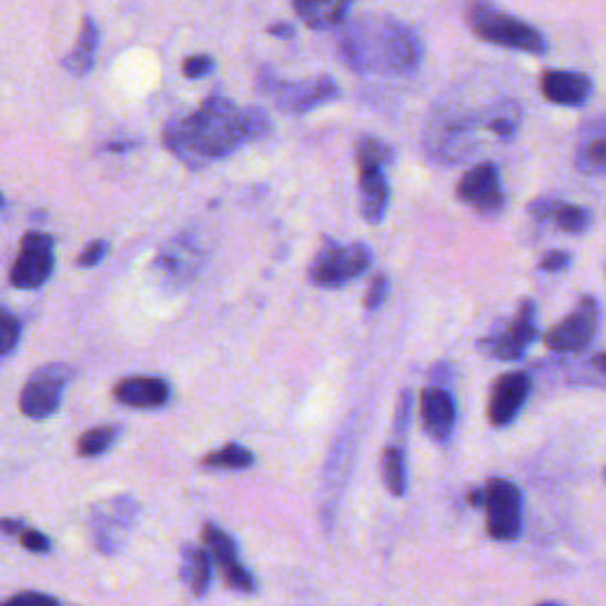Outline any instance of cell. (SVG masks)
Returning a JSON list of instances; mask_svg holds the SVG:
<instances>
[{
	"label": "cell",
	"instance_id": "1",
	"mask_svg": "<svg viewBox=\"0 0 606 606\" xmlns=\"http://www.w3.org/2000/svg\"><path fill=\"white\" fill-rule=\"evenodd\" d=\"M271 117L261 107H240L223 95H211L198 112L171 119L162 140L164 148L190 169H202L233 154L246 142L269 135Z\"/></svg>",
	"mask_w": 606,
	"mask_h": 606
},
{
	"label": "cell",
	"instance_id": "2",
	"mask_svg": "<svg viewBox=\"0 0 606 606\" xmlns=\"http://www.w3.org/2000/svg\"><path fill=\"white\" fill-rule=\"evenodd\" d=\"M336 58L353 74L410 77L422 67L420 33L391 14H363L344 24L336 39Z\"/></svg>",
	"mask_w": 606,
	"mask_h": 606
},
{
	"label": "cell",
	"instance_id": "3",
	"mask_svg": "<svg viewBox=\"0 0 606 606\" xmlns=\"http://www.w3.org/2000/svg\"><path fill=\"white\" fill-rule=\"evenodd\" d=\"M522 119L524 110L516 100H501L478 112L438 117L426 129V150L441 164L465 162L476 150L478 131H486L497 140L509 142L519 133Z\"/></svg>",
	"mask_w": 606,
	"mask_h": 606
},
{
	"label": "cell",
	"instance_id": "4",
	"mask_svg": "<svg viewBox=\"0 0 606 606\" xmlns=\"http://www.w3.org/2000/svg\"><path fill=\"white\" fill-rule=\"evenodd\" d=\"M465 17L472 33L484 43L528 52V55H545L549 50V43L541 29L519 20V17L503 12L491 0H469Z\"/></svg>",
	"mask_w": 606,
	"mask_h": 606
},
{
	"label": "cell",
	"instance_id": "5",
	"mask_svg": "<svg viewBox=\"0 0 606 606\" xmlns=\"http://www.w3.org/2000/svg\"><path fill=\"white\" fill-rule=\"evenodd\" d=\"M256 91L273 98L275 107L284 114H306L342 98V88L330 74L303 81H282L273 67H261L256 77Z\"/></svg>",
	"mask_w": 606,
	"mask_h": 606
},
{
	"label": "cell",
	"instance_id": "6",
	"mask_svg": "<svg viewBox=\"0 0 606 606\" xmlns=\"http://www.w3.org/2000/svg\"><path fill=\"white\" fill-rule=\"evenodd\" d=\"M536 336H538L536 303L526 299L519 313L514 315V320H503V323H497L484 339H481L478 351L503 363L522 361L528 346L536 342Z\"/></svg>",
	"mask_w": 606,
	"mask_h": 606
},
{
	"label": "cell",
	"instance_id": "7",
	"mask_svg": "<svg viewBox=\"0 0 606 606\" xmlns=\"http://www.w3.org/2000/svg\"><path fill=\"white\" fill-rule=\"evenodd\" d=\"M486 528L493 541L509 543L522 536L524 497L507 478H491L484 488Z\"/></svg>",
	"mask_w": 606,
	"mask_h": 606
},
{
	"label": "cell",
	"instance_id": "8",
	"mask_svg": "<svg viewBox=\"0 0 606 606\" xmlns=\"http://www.w3.org/2000/svg\"><path fill=\"white\" fill-rule=\"evenodd\" d=\"M372 265V252L361 244L327 242L311 263V280L320 287H342V284L361 277Z\"/></svg>",
	"mask_w": 606,
	"mask_h": 606
},
{
	"label": "cell",
	"instance_id": "9",
	"mask_svg": "<svg viewBox=\"0 0 606 606\" xmlns=\"http://www.w3.org/2000/svg\"><path fill=\"white\" fill-rule=\"evenodd\" d=\"M74 377V367L52 363L36 370L20 394V410L31 420H46L58 413L67 384Z\"/></svg>",
	"mask_w": 606,
	"mask_h": 606
},
{
	"label": "cell",
	"instance_id": "10",
	"mask_svg": "<svg viewBox=\"0 0 606 606\" xmlns=\"http://www.w3.org/2000/svg\"><path fill=\"white\" fill-rule=\"evenodd\" d=\"M138 512L140 507L131 495H119L93 507L91 531L95 547L102 555H114V552H119V547L127 543L129 533L138 522Z\"/></svg>",
	"mask_w": 606,
	"mask_h": 606
},
{
	"label": "cell",
	"instance_id": "11",
	"mask_svg": "<svg viewBox=\"0 0 606 606\" xmlns=\"http://www.w3.org/2000/svg\"><path fill=\"white\" fill-rule=\"evenodd\" d=\"M599 303L595 296H583L576 311L545 334V344L555 353H583L590 349L599 330Z\"/></svg>",
	"mask_w": 606,
	"mask_h": 606
},
{
	"label": "cell",
	"instance_id": "12",
	"mask_svg": "<svg viewBox=\"0 0 606 606\" xmlns=\"http://www.w3.org/2000/svg\"><path fill=\"white\" fill-rule=\"evenodd\" d=\"M202 541L211 562L219 564L223 580L230 590L242 593V595H254L256 580L252 574H249V568L240 562V552L233 536L213 522H206L202 528Z\"/></svg>",
	"mask_w": 606,
	"mask_h": 606
},
{
	"label": "cell",
	"instance_id": "13",
	"mask_svg": "<svg viewBox=\"0 0 606 606\" xmlns=\"http://www.w3.org/2000/svg\"><path fill=\"white\" fill-rule=\"evenodd\" d=\"M52 238L46 233H29L22 238L20 256L14 259L10 280L17 290H39L41 284L52 275Z\"/></svg>",
	"mask_w": 606,
	"mask_h": 606
},
{
	"label": "cell",
	"instance_id": "14",
	"mask_svg": "<svg viewBox=\"0 0 606 606\" xmlns=\"http://www.w3.org/2000/svg\"><path fill=\"white\" fill-rule=\"evenodd\" d=\"M202 261H204L202 249L194 244L190 235H183L169 242L162 252H159L152 269L159 275V280H162V284H169L171 290H178L194 280V275L202 269Z\"/></svg>",
	"mask_w": 606,
	"mask_h": 606
},
{
	"label": "cell",
	"instance_id": "15",
	"mask_svg": "<svg viewBox=\"0 0 606 606\" xmlns=\"http://www.w3.org/2000/svg\"><path fill=\"white\" fill-rule=\"evenodd\" d=\"M457 198L474 206L486 216H497L505 209V192L501 183V171L493 162H484L462 175L457 183Z\"/></svg>",
	"mask_w": 606,
	"mask_h": 606
},
{
	"label": "cell",
	"instance_id": "16",
	"mask_svg": "<svg viewBox=\"0 0 606 606\" xmlns=\"http://www.w3.org/2000/svg\"><path fill=\"white\" fill-rule=\"evenodd\" d=\"M533 382L526 372H507L495 382L488 403V422L495 430H505L522 413L531 396Z\"/></svg>",
	"mask_w": 606,
	"mask_h": 606
},
{
	"label": "cell",
	"instance_id": "17",
	"mask_svg": "<svg viewBox=\"0 0 606 606\" xmlns=\"http://www.w3.org/2000/svg\"><path fill=\"white\" fill-rule=\"evenodd\" d=\"M422 426L436 443H448L457 422V405L448 386L430 384L420 396Z\"/></svg>",
	"mask_w": 606,
	"mask_h": 606
},
{
	"label": "cell",
	"instance_id": "18",
	"mask_svg": "<svg viewBox=\"0 0 606 606\" xmlns=\"http://www.w3.org/2000/svg\"><path fill=\"white\" fill-rule=\"evenodd\" d=\"M541 91L545 100L559 107H583L593 98V79L580 71H564V69H547L541 77Z\"/></svg>",
	"mask_w": 606,
	"mask_h": 606
},
{
	"label": "cell",
	"instance_id": "19",
	"mask_svg": "<svg viewBox=\"0 0 606 606\" xmlns=\"http://www.w3.org/2000/svg\"><path fill=\"white\" fill-rule=\"evenodd\" d=\"M114 398L135 410L164 407L171 401V386L162 377H127L114 386Z\"/></svg>",
	"mask_w": 606,
	"mask_h": 606
},
{
	"label": "cell",
	"instance_id": "20",
	"mask_svg": "<svg viewBox=\"0 0 606 606\" xmlns=\"http://www.w3.org/2000/svg\"><path fill=\"white\" fill-rule=\"evenodd\" d=\"M358 206L370 225H380L388 209V181L382 166H358Z\"/></svg>",
	"mask_w": 606,
	"mask_h": 606
},
{
	"label": "cell",
	"instance_id": "21",
	"mask_svg": "<svg viewBox=\"0 0 606 606\" xmlns=\"http://www.w3.org/2000/svg\"><path fill=\"white\" fill-rule=\"evenodd\" d=\"M351 6L353 0H292L299 20L313 31L342 27Z\"/></svg>",
	"mask_w": 606,
	"mask_h": 606
},
{
	"label": "cell",
	"instance_id": "22",
	"mask_svg": "<svg viewBox=\"0 0 606 606\" xmlns=\"http://www.w3.org/2000/svg\"><path fill=\"white\" fill-rule=\"evenodd\" d=\"M98 48H100V27L91 14H85L83 22H81L77 46L62 60V67L69 71L71 77H79V79L88 77L95 67Z\"/></svg>",
	"mask_w": 606,
	"mask_h": 606
},
{
	"label": "cell",
	"instance_id": "23",
	"mask_svg": "<svg viewBox=\"0 0 606 606\" xmlns=\"http://www.w3.org/2000/svg\"><path fill=\"white\" fill-rule=\"evenodd\" d=\"M576 166L580 173L599 175L606 166V129L604 119H595L583 129L576 150Z\"/></svg>",
	"mask_w": 606,
	"mask_h": 606
},
{
	"label": "cell",
	"instance_id": "24",
	"mask_svg": "<svg viewBox=\"0 0 606 606\" xmlns=\"http://www.w3.org/2000/svg\"><path fill=\"white\" fill-rule=\"evenodd\" d=\"M213 564L204 547L183 545L181 552V580L188 585V590L194 597H204L211 587Z\"/></svg>",
	"mask_w": 606,
	"mask_h": 606
},
{
	"label": "cell",
	"instance_id": "25",
	"mask_svg": "<svg viewBox=\"0 0 606 606\" xmlns=\"http://www.w3.org/2000/svg\"><path fill=\"white\" fill-rule=\"evenodd\" d=\"M382 478L391 495L403 497L407 491V469L401 445H388L382 457Z\"/></svg>",
	"mask_w": 606,
	"mask_h": 606
},
{
	"label": "cell",
	"instance_id": "26",
	"mask_svg": "<svg viewBox=\"0 0 606 606\" xmlns=\"http://www.w3.org/2000/svg\"><path fill=\"white\" fill-rule=\"evenodd\" d=\"M355 162L358 166H391L396 162V152L388 142L372 138V135H361L358 142H355Z\"/></svg>",
	"mask_w": 606,
	"mask_h": 606
},
{
	"label": "cell",
	"instance_id": "27",
	"mask_svg": "<svg viewBox=\"0 0 606 606\" xmlns=\"http://www.w3.org/2000/svg\"><path fill=\"white\" fill-rule=\"evenodd\" d=\"M204 467L211 469H249L254 465L252 451L242 448L238 443H228L221 451H213L202 459Z\"/></svg>",
	"mask_w": 606,
	"mask_h": 606
},
{
	"label": "cell",
	"instance_id": "28",
	"mask_svg": "<svg viewBox=\"0 0 606 606\" xmlns=\"http://www.w3.org/2000/svg\"><path fill=\"white\" fill-rule=\"evenodd\" d=\"M117 436H119L117 426H95V430L85 432L79 438L77 451H79L81 457H98V455H102V453H107L112 448V443L117 441Z\"/></svg>",
	"mask_w": 606,
	"mask_h": 606
},
{
	"label": "cell",
	"instance_id": "29",
	"mask_svg": "<svg viewBox=\"0 0 606 606\" xmlns=\"http://www.w3.org/2000/svg\"><path fill=\"white\" fill-rule=\"evenodd\" d=\"M552 219H555L559 230H564V233H572V235L583 233V230H587V225H590V221H593L590 211H587L585 206L562 204V202L557 204L555 213H552Z\"/></svg>",
	"mask_w": 606,
	"mask_h": 606
},
{
	"label": "cell",
	"instance_id": "30",
	"mask_svg": "<svg viewBox=\"0 0 606 606\" xmlns=\"http://www.w3.org/2000/svg\"><path fill=\"white\" fill-rule=\"evenodd\" d=\"M20 320H17L10 311L0 309V355H8L14 351L17 342H20Z\"/></svg>",
	"mask_w": 606,
	"mask_h": 606
},
{
	"label": "cell",
	"instance_id": "31",
	"mask_svg": "<svg viewBox=\"0 0 606 606\" xmlns=\"http://www.w3.org/2000/svg\"><path fill=\"white\" fill-rule=\"evenodd\" d=\"M386 296H388V277L384 273L374 275L372 282H370V287H367V294H365V309L370 313L380 311L384 306Z\"/></svg>",
	"mask_w": 606,
	"mask_h": 606
},
{
	"label": "cell",
	"instance_id": "32",
	"mask_svg": "<svg viewBox=\"0 0 606 606\" xmlns=\"http://www.w3.org/2000/svg\"><path fill=\"white\" fill-rule=\"evenodd\" d=\"M410 417H413V391L405 388L401 398H398V410H396V420H394V436L401 441L405 438V432L410 426Z\"/></svg>",
	"mask_w": 606,
	"mask_h": 606
},
{
	"label": "cell",
	"instance_id": "33",
	"mask_svg": "<svg viewBox=\"0 0 606 606\" xmlns=\"http://www.w3.org/2000/svg\"><path fill=\"white\" fill-rule=\"evenodd\" d=\"M213 67H216V62H213V58L209 55H192L183 62V77L185 79H204L206 74H211Z\"/></svg>",
	"mask_w": 606,
	"mask_h": 606
},
{
	"label": "cell",
	"instance_id": "34",
	"mask_svg": "<svg viewBox=\"0 0 606 606\" xmlns=\"http://www.w3.org/2000/svg\"><path fill=\"white\" fill-rule=\"evenodd\" d=\"M20 543L24 549L36 552V555H48L50 552V541L43 536V533L27 528V526L20 531Z\"/></svg>",
	"mask_w": 606,
	"mask_h": 606
},
{
	"label": "cell",
	"instance_id": "35",
	"mask_svg": "<svg viewBox=\"0 0 606 606\" xmlns=\"http://www.w3.org/2000/svg\"><path fill=\"white\" fill-rule=\"evenodd\" d=\"M104 254H107V242L104 240L91 242L83 249V254L77 259V265H79V269H95V265L104 259Z\"/></svg>",
	"mask_w": 606,
	"mask_h": 606
},
{
	"label": "cell",
	"instance_id": "36",
	"mask_svg": "<svg viewBox=\"0 0 606 606\" xmlns=\"http://www.w3.org/2000/svg\"><path fill=\"white\" fill-rule=\"evenodd\" d=\"M568 263H572V256H568L566 252H559V249H557V252H549V254H545L541 259L538 269L543 273H562V271L568 269Z\"/></svg>",
	"mask_w": 606,
	"mask_h": 606
},
{
	"label": "cell",
	"instance_id": "37",
	"mask_svg": "<svg viewBox=\"0 0 606 606\" xmlns=\"http://www.w3.org/2000/svg\"><path fill=\"white\" fill-rule=\"evenodd\" d=\"M557 204H559V200H555V198H541V200L528 204V213H531V216H536L538 221H549L552 213H555V209H557Z\"/></svg>",
	"mask_w": 606,
	"mask_h": 606
},
{
	"label": "cell",
	"instance_id": "38",
	"mask_svg": "<svg viewBox=\"0 0 606 606\" xmlns=\"http://www.w3.org/2000/svg\"><path fill=\"white\" fill-rule=\"evenodd\" d=\"M29 604V602H41V604H55L58 599L55 597H48V595H41V593H24V595H14L8 599V604Z\"/></svg>",
	"mask_w": 606,
	"mask_h": 606
},
{
	"label": "cell",
	"instance_id": "39",
	"mask_svg": "<svg viewBox=\"0 0 606 606\" xmlns=\"http://www.w3.org/2000/svg\"><path fill=\"white\" fill-rule=\"evenodd\" d=\"M265 31H269L271 36H275V39H294V33H296L294 27L287 24V22H275V24H271Z\"/></svg>",
	"mask_w": 606,
	"mask_h": 606
},
{
	"label": "cell",
	"instance_id": "40",
	"mask_svg": "<svg viewBox=\"0 0 606 606\" xmlns=\"http://www.w3.org/2000/svg\"><path fill=\"white\" fill-rule=\"evenodd\" d=\"M24 528L22 522H17V519H3L0 522V531L8 533V536H14V533H20Z\"/></svg>",
	"mask_w": 606,
	"mask_h": 606
},
{
	"label": "cell",
	"instance_id": "41",
	"mask_svg": "<svg viewBox=\"0 0 606 606\" xmlns=\"http://www.w3.org/2000/svg\"><path fill=\"white\" fill-rule=\"evenodd\" d=\"M604 358H606V355H604V353H597V355H595V358H593V367L597 370V374H599V377H604V372H606V367H604Z\"/></svg>",
	"mask_w": 606,
	"mask_h": 606
},
{
	"label": "cell",
	"instance_id": "42",
	"mask_svg": "<svg viewBox=\"0 0 606 606\" xmlns=\"http://www.w3.org/2000/svg\"><path fill=\"white\" fill-rule=\"evenodd\" d=\"M135 148V142H123V145H107V150H112V152H123V150H131Z\"/></svg>",
	"mask_w": 606,
	"mask_h": 606
},
{
	"label": "cell",
	"instance_id": "43",
	"mask_svg": "<svg viewBox=\"0 0 606 606\" xmlns=\"http://www.w3.org/2000/svg\"><path fill=\"white\" fill-rule=\"evenodd\" d=\"M0 202H3V200H0Z\"/></svg>",
	"mask_w": 606,
	"mask_h": 606
}]
</instances>
